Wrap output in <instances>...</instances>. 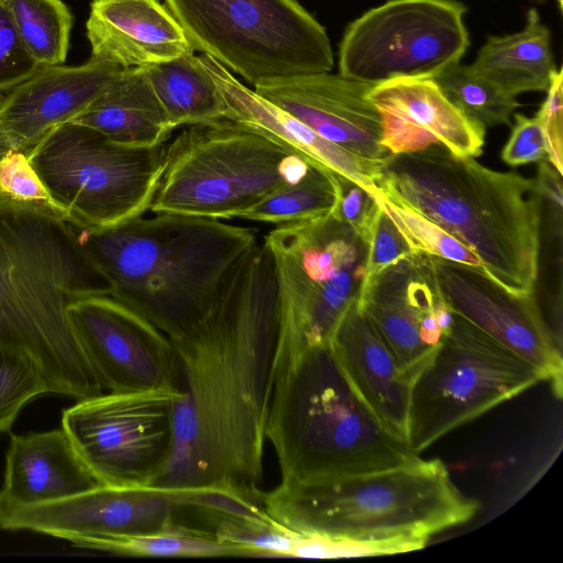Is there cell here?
Here are the masks:
<instances>
[{
	"label": "cell",
	"mask_w": 563,
	"mask_h": 563,
	"mask_svg": "<svg viewBox=\"0 0 563 563\" xmlns=\"http://www.w3.org/2000/svg\"><path fill=\"white\" fill-rule=\"evenodd\" d=\"M168 338L179 395L170 453L152 486L221 489L261 503L277 341L274 271L263 241L234 263L205 310Z\"/></svg>",
	"instance_id": "6da1fadb"
},
{
	"label": "cell",
	"mask_w": 563,
	"mask_h": 563,
	"mask_svg": "<svg viewBox=\"0 0 563 563\" xmlns=\"http://www.w3.org/2000/svg\"><path fill=\"white\" fill-rule=\"evenodd\" d=\"M113 286L56 213L0 197V344L27 353L49 394L104 391L71 328L67 306Z\"/></svg>",
	"instance_id": "7a4b0ae2"
},
{
	"label": "cell",
	"mask_w": 563,
	"mask_h": 563,
	"mask_svg": "<svg viewBox=\"0 0 563 563\" xmlns=\"http://www.w3.org/2000/svg\"><path fill=\"white\" fill-rule=\"evenodd\" d=\"M376 184L470 247L497 282L534 291L543 203L534 179L433 145L393 155Z\"/></svg>",
	"instance_id": "3957f363"
},
{
	"label": "cell",
	"mask_w": 563,
	"mask_h": 563,
	"mask_svg": "<svg viewBox=\"0 0 563 563\" xmlns=\"http://www.w3.org/2000/svg\"><path fill=\"white\" fill-rule=\"evenodd\" d=\"M69 224L111 282V297L167 336L205 310L229 269L258 241L252 228L170 213L106 229Z\"/></svg>",
	"instance_id": "277c9868"
},
{
	"label": "cell",
	"mask_w": 563,
	"mask_h": 563,
	"mask_svg": "<svg viewBox=\"0 0 563 563\" xmlns=\"http://www.w3.org/2000/svg\"><path fill=\"white\" fill-rule=\"evenodd\" d=\"M265 438L283 485L388 468L418 456L356 395L329 344L276 372Z\"/></svg>",
	"instance_id": "5b68a950"
},
{
	"label": "cell",
	"mask_w": 563,
	"mask_h": 563,
	"mask_svg": "<svg viewBox=\"0 0 563 563\" xmlns=\"http://www.w3.org/2000/svg\"><path fill=\"white\" fill-rule=\"evenodd\" d=\"M265 512L303 534L353 540L432 536L471 521L481 507L454 483L440 459L420 455L397 466L263 493Z\"/></svg>",
	"instance_id": "8992f818"
},
{
	"label": "cell",
	"mask_w": 563,
	"mask_h": 563,
	"mask_svg": "<svg viewBox=\"0 0 563 563\" xmlns=\"http://www.w3.org/2000/svg\"><path fill=\"white\" fill-rule=\"evenodd\" d=\"M311 166L298 154L231 120L186 126L166 143L150 212L240 218Z\"/></svg>",
	"instance_id": "52a82bcc"
},
{
	"label": "cell",
	"mask_w": 563,
	"mask_h": 563,
	"mask_svg": "<svg viewBox=\"0 0 563 563\" xmlns=\"http://www.w3.org/2000/svg\"><path fill=\"white\" fill-rule=\"evenodd\" d=\"M263 243L276 292L275 376L294 357L329 343L340 317L358 297L366 244L333 213L276 224Z\"/></svg>",
	"instance_id": "ba28073f"
},
{
	"label": "cell",
	"mask_w": 563,
	"mask_h": 563,
	"mask_svg": "<svg viewBox=\"0 0 563 563\" xmlns=\"http://www.w3.org/2000/svg\"><path fill=\"white\" fill-rule=\"evenodd\" d=\"M195 51L257 82L328 73L324 27L298 0H165Z\"/></svg>",
	"instance_id": "9c48e42d"
},
{
	"label": "cell",
	"mask_w": 563,
	"mask_h": 563,
	"mask_svg": "<svg viewBox=\"0 0 563 563\" xmlns=\"http://www.w3.org/2000/svg\"><path fill=\"white\" fill-rule=\"evenodd\" d=\"M166 143L132 147L68 122L27 155L58 214L88 229H106L150 211L165 165Z\"/></svg>",
	"instance_id": "30bf717a"
},
{
	"label": "cell",
	"mask_w": 563,
	"mask_h": 563,
	"mask_svg": "<svg viewBox=\"0 0 563 563\" xmlns=\"http://www.w3.org/2000/svg\"><path fill=\"white\" fill-rule=\"evenodd\" d=\"M541 382L530 364L455 314L411 382L407 443L420 455Z\"/></svg>",
	"instance_id": "8fae6325"
},
{
	"label": "cell",
	"mask_w": 563,
	"mask_h": 563,
	"mask_svg": "<svg viewBox=\"0 0 563 563\" xmlns=\"http://www.w3.org/2000/svg\"><path fill=\"white\" fill-rule=\"evenodd\" d=\"M466 8L451 0H389L351 22L339 47V74L376 86L433 79L460 63L470 38Z\"/></svg>",
	"instance_id": "7c38bea8"
},
{
	"label": "cell",
	"mask_w": 563,
	"mask_h": 563,
	"mask_svg": "<svg viewBox=\"0 0 563 563\" xmlns=\"http://www.w3.org/2000/svg\"><path fill=\"white\" fill-rule=\"evenodd\" d=\"M177 388L107 391L65 409L62 428L104 485L152 486L173 443Z\"/></svg>",
	"instance_id": "4fadbf2b"
},
{
	"label": "cell",
	"mask_w": 563,
	"mask_h": 563,
	"mask_svg": "<svg viewBox=\"0 0 563 563\" xmlns=\"http://www.w3.org/2000/svg\"><path fill=\"white\" fill-rule=\"evenodd\" d=\"M211 488L99 485L58 501L16 506L0 501V528L27 530L100 551L110 540L174 528L185 509L202 510Z\"/></svg>",
	"instance_id": "5bb4252c"
},
{
	"label": "cell",
	"mask_w": 563,
	"mask_h": 563,
	"mask_svg": "<svg viewBox=\"0 0 563 563\" xmlns=\"http://www.w3.org/2000/svg\"><path fill=\"white\" fill-rule=\"evenodd\" d=\"M427 261L451 310L530 364L560 398L561 342L545 322L536 292H516L479 267L432 255Z\"/></svg>",
	"instance_id": "9a60e30c"
},
{
	"label": "cell",
	"mask_w": 563,
	"mask_h": 563,
	"mask_svg": "<svg viewBox=\"0 0 563 563\" xmlns=\"http://www.w3.org/2000/svg\"><path fill=\"white\" fill-rule=\"evenodd\" d=\"M77 341L107 391L177 388V362L169 338L111 296L69 301Z\"/></svg>",
	"instance_id": "2e32d148"
},
{
	"label": "cell",
	"mask_w": 563,
	"mask_h": 563,
	"mask_svg": "<svg viewBox=\"0 0 563 563\" xmlns=\"http://www.w3.org/2000/svg\"><path fill=\"white\" fill-rule=\"evenodd\" d=\"M253 87L345 151L385 165L391 158L380 143V117L368 97L372 85L328 71L264 80Z\"/></svg>",
	"instance_id": "e0dca14e"
},
{
	"label": "cell",
	"mask_w": 563,
	"mask_h": 563,
	"mask_svg": "<svg viewBox=\"0 0 563 563\" xmlns=\"http://www.w3.org/2000/svg\"><path fill=\"white\" fill-rule=\"evenodd\" d=\"M441 299L422 253L384 268L357 298L399 367L412 379L445 335L435 316Z\"/></svg>",
	"instance_id": "ac0fdd59"
},
{
	"label": "cell",
	"mask_w": 563,
	"mask_h": 563,
	"mask_svg": "<svg viewBox=\"0 0 563 563\" xmlns=\"http://www.w3.org/2000/svg\"><path fill=\"white\" fill-rule=\"evenodd\" d=\"M122 68L97 58L79 66H40L0 97V150L25 154L78 118Z\"/></svg>",
	"instance_id": "d6986e66"
},
{
	"label": "cell",
	"mask_w": 563,
	"mask_h": 563,
	"mask_svg": "<svg viewBox=\"0 0 563 563\" xmlns=\"http://www.w3.org/2000/svg\"><path fill=\"white\" fill-rule=\"evenodd\" d=\"M368 97L382 123V145L391 154L443 146L460 157H477L486 129L466 118L431 78H401L373 86Z\"/></svg>",
	"instance_id": "ffe728a7"
},
{
	"label": "cell",
	"mask_w": 563,
	"mask_h": 563,
	"mask_svg": "<svg viewBox=\"0 0 563 563\" xmlns=\"http://www.w3.org/2000/svg\"><path fill=\"white\" fill-rule=\"evenodd\" d=\"M199 57L221 93L227 120L261 133L309 164L347 178L367 190L376 186L385 164L356 156L322 139L297 118L247 88L212 57L206 54Z\"/></svg>",
	"instance_id": "44dd1931"
},
{
	"label": "cell",
	"mask_w": 563,
	"mask_h": 563,
	"mask_svg": "<svg viewBox=\"0 0 563 563\" xmlns=\"http://www.w3.org/2000/svg\"><path fill=\"white\" fill-rule=\"evenodd\" d=\"M328 344L356 395L389 432L407 442L412 378L399 367L357 299L340 317Z\"/></svg>",
	"instance_id": "7402d4cb"
},
{
	"label": "cell",
	"mask_w": 563,
	"mask_h": 563,
	"mask_svg": "<svg viewBox=\"0 0 563 563\" xmlns=\"http://www.w3.org/2000/svg\"><path fill=\"white\" fill-rule=\"evenodd\" d=\"M86 33L91 57L121 68H147L195 53L158 0H92Z\"/></svg>",
	"instance_id": "603a6c76"
},
{
	"label": "cell",
	"mask_w": 563,
	"mask_h": 563,
	"mask_svg": "<svg viewBox=\"0 0 563 563\" xmlns=\"http://www.w3.org/2000/svg\"><path fill=\"white\" fill-rule=\"evenodd\" d=\"M102 483L62 429L11 434L0 501L16 506L66 499Z\"/></svg>",
	"instance_id": "cb8c5ba5"
},
{
	"label": "cell",
	"mask_w": 563,
	"mask_h": 563,
	"mask_svg": "<svg viewBox=\"0 0 563 563\" xmlns=\"http://www.w3.org/2000/svg\"><path fill=\"white\" fill-rule=\"evenodd\" d=\"M71 122L132 147L165 144L174 131L145 68H122Z\"/></svg>",
	"instance_id": "d4e9b609"
},
{
	"label": "cell",
	"mask_w": 563,
	"mask_h": 563,
	"mask_svg": "<svg viewBox=\"0 0 563 563\" xmlns=\"http://www.w3.org/2000/svg\"><path fill=\"white\" fill-rule=\"evenodd\" d=\"M506 93L547 91L556 67L551 52V34L537 9L527 12L519 32L490 35L471 65Z\"/></svg>",
	"instance_id": "484cf974"
},
{
	"label": "cell",
	"mask_w": 563,
	"mask_h": 563,
	"mask_svg": "<svg viewBox=\"0 0 563 563\" xmlns=\"http://www.w3.org/2000/svg\"><path fill=\"white\" fill-rule=\"evenodd\" d=\"M145 69L174 130L225 119L221 93L195 53Z\"/></svg>",
	"instance_id": "4316f807"
},
{
	"label": "cell",
	"mask_w": 563,
	"mask_h": 563,
	"mask_svg": "<svg viewBox=\"0 0 563 563\" xmlns=\"http://www.w3.org/2000/svg\"><path fill=\"white\" fill-rule=\"evenodd\" d=\"M339 176L311 165L300 179L275 189L240 218L282 224L331 214L340 199Z\"/></svg>",
	"instance_id": "83f0119b"
},
{
	"label": "cell",
	"mask_w": 563,
	"mask_h": 563,
	"mask_svg": "<svg viewBox=\"0 0 563 563\" xmlns=\"http://www.w3.org/2000/svg\"><path fill=\"white\" fill-rule=\"evenodd\" d=\"M22 42L38 66L62 65L73 14L62 0H5Z\"/></svg>",
	"instance_id": "f1b7e54d"
},
{
	"label": "cell",
	"mask_w": 563,
	"mask_h": 563,
	"mask_svg": "<svg viewBox=\"0 0 563 563\" xmlns=\"http://www.w3.org/2000/svg\"><path fill=\"white\" fill-rule=\"evenodd\" d=\"M433 80L448 100L466 118L487 126L511 125V114L520 103L471 65L454 64Z\"/></svg>",
	"instance_id": "f546056e"
},
{
	"label": "cell",
	"mask_w": 563,
	"mask_h": 563,
	"mask_svg": "<svg viewBox=\"0 0 563 563\" xmlns=\"http://www.w3.org/2000/svg\"><path fill=\"white\" fill-rule=\"evenodd\" d=\"M368 191L405 238L413 253L432 255L484 269L479 257L446 230L393 195L382 190L377 184Z\"/></svg>",
	"instance_id": "4dcf8cb0"
},
{
	"label": "cell",
	"mask_w": 563,
	"mask_h": 563,
	"mask_svg": "<svg viewBox=\"0 0 563 563\" xmlns=\"http://www.w3.org/2000/svg\"><path fill=\"white\" fill-rule=\"evenodd\" d=\"M45 394L49 388L35 361L0 344V432H9L22 408Z\"/></svg>",
	"instance_id": "1f68e13d"
},
{
	"label": "cell",
	"mask_w": 563,
	"mask_h": 563,
	"mask_svg": "<svg viewBox=\"0 0 563 563\" xmlns=\"http://www.w3.org/2000/svg\"><path fill=\"white\" fill-rule=\"evenodd\" d=\"M0 197L59 216L27 154L19 150H0Z\"/></svg>",
	"instance_id": "d6a6232c"
},
{
	"label": "cell",
	"mask_w": 563,
	"mask_h": 563,
	"mask_svg": "<svg viewBox=\"0 0 563 563\" xmlns=\"http://www.w3.org/2000/svg\"><path fill=\"white\" fill-rule=\"evenodd\" d=\"M364 242L366 244L365 274L358 297L363 295L379 272L413 253L405 238L379 206Z\"/></svg>",
	"instance_id": "836d02e7"
},
{
	"label": "cell",
	"mask_w": 563,
	"mask_h": 563,
	"mask_svg": "<svg viewBox=\"0 0 563 563\" xmlns=\"http://www.w3.org/2000/svg\"><path fill=\"white\" fill-rule=\"evenodd\" d=\"M38 67L22 42L5 0H0V97Z\"/></svg>",
	"instance_id": "e575fe53"
},
{
	"label": "cell",
	"mask_w": 563,
	"mask_h": 563,
	"mask_svg": "<svg viewBox=\"0 0 563 563\" xmlns=\"http://www.w3.org/2000/svg\"><path fill=\"white\" fill-rule=\"evenodd\" d=\"M501 159L512 167L548 161L547 139L536 117L515 114V124L501 151Z\"/></svg>",
	"instance_id": "d590c367"
},
{
	"label": "cell",
	"mask_w": 563,
	"mask_h": 563,
	"mask_svg": "<svg viewBox=\"0 0 563 563\" xmlns=\"http://www.w3.org/2000/svg\"><path fill=\"white\" fill-rule=\"evenodd\" d=\"M340 199L333 216L350 225L364 241L378 205L367 189L339 176Z\"/></svg>",
	"instance_id": "8d00e7d4"
},
{
	"label": "cell",
	"mask_w": 563,
	"mask_h": 563,
	"mask_svg": "<svg viewBox=\"0 0 563 563\" xmlns=\"http://www.w3.org/2000/svg\"><path fill=\"white\" fill-rule=\"evenodd\" d=\"M562 69H558L536 118L542 126L548 145V162L562 175L563 95Z\"/></svg>",
	"instance_id": "74e56055"
},
{
	"label": "cell",
	"mask_w": 563,
	"mask_h": 563,
	"mask_svg": "<svg viewBox=\"0 0 563 563\" xmlns=\"http://www.w3.org/2000/svg\"><path fill=\"white\" fill-rule=\"evenodd\" d=\"M538 192L549 207L554 233L562 230V175L545 159L539 162L534 179Z\"/></svg>",
	"instance_id": "f35d334b"
}]
</instances>
